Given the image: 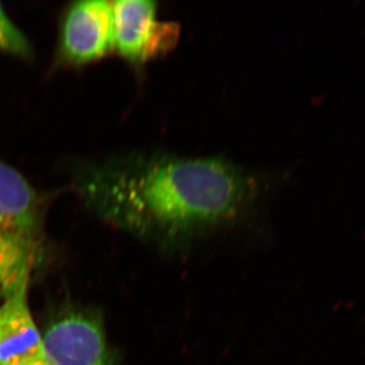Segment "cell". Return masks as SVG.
Returning a JSON list of instances; mask_svg holds the SVG:
<instances>
[{
  "instance_id": "6da1fadb",
  "label": "cell",
  "mask_w": 365,
  "mask_h": 365,
  "mask_svg": "<svg viewBox=\"0 0 365 365\" xmlns=\"http://www.w3.org/2000/svg\"><path fill=\"white\" fill-rule=\"evenodd\" d=\"M88 189L113 222L138 234L179 237L235 220L258 186L222 158L140 155L97 170Z\"/></svg>"
},
{
  "instance_id": "7a4b0ae2",
  "label": "cell",
  "mask_w": 365,
  "mask_h": 365,
  "mask_svg": "<svg viewBox=\"0 0 365 365\" xmlns=\"http://www.w3.org/2000/svg\"><path fill=\"white\" fill-rule=\"evenodd\" d=\"M114 48L134 63L167 52L179 36V26L157 20V6L151 0L112 2Z\"/></svg>"
},
{
  "instance_id": "3957f363",
  "label": "cell",
  "mask_w": 365,
  "mask_h": 365,
  "mask_svg": "<svg viewBox=\"0 0 365 365\" xmlns=\"http://www.w3.org/2000/svg\"><path fill=\"white\" fill-rule=\"evenodd\" d=\"M114 48V20L112 2L83 0L67 11L60 51L67 61L85 64L104 57Z\"/></svg>"
},
{
  "instance_id": "277c9868",
  "label": "cell",
  "mask_w": 365,
  "mask_h": 365,
  "mask_svg": "<svg viewBox=\"0 0 365 365\" xmlns=\"http://www.w3.org/2000/svg\"><path fill=\"white\" fill-rule=\"evenodd\" d=\"M48 365H113L102 323L96 317L71 313L43 334Z\"/></svg>"
},
{
  "instance_id": "5b68a950",
  "label": "cell",
  "mask_w": 365,
  "mask_h": 365,
  "mask_svg": "<svg viewBox=\"0 0 365 365\" xmlns=\"http://www.w3.org/2000/svg\"><path fill=\"white\" fill-rule=\"evenodd\" d=\"M29 282L0 304V365H48L43 335L28 302Z\"/></svg>"
},
{
  "instance_id": "8992f818",
  "label": "cell",
  "mask_w": 365,
  "mask_h": 365,
  "mask_svg": "<svg viewBox=\"0 0 365 365\" xmlns=\"http://www.w3.org/2000/svg\"><path fill=\"white\" fill-rule=\"evenodd\" d=\"M41 222L40 199L28 181L0 160V225L37 237Z\"/></svg>"
},
{
  "instance_id": "52a82bcc",
  "label": "cell",
  "mask_w": 365,
  "mask_h": 365,
  "mask_svg": "<svg viewBox=\"0 0 365 365\" xmlns=\"http://www.w3.org/2000/svg\"><path fill=\"white\" fill-rule=\"evenodd\" d=\"M38 255L36 237L0 225V299L30 281Z\"/></svg>"
},
{
  "instance_id": "ba28073f",
  "label": "cell",
  "mask_w": 365,
  "mask_h": 365,
  "mask_svg": "<svg viewBox=\"0 0 365 365\" xmlns=\"http://www.w3.org/2000/svg\"><path fill=\"white\" fill-rule=\"evenodd\" d=\"M0 51L28 58L32 54V48L26 36L18 28L0 4Z\"/></svg>"
}]
</instances>
